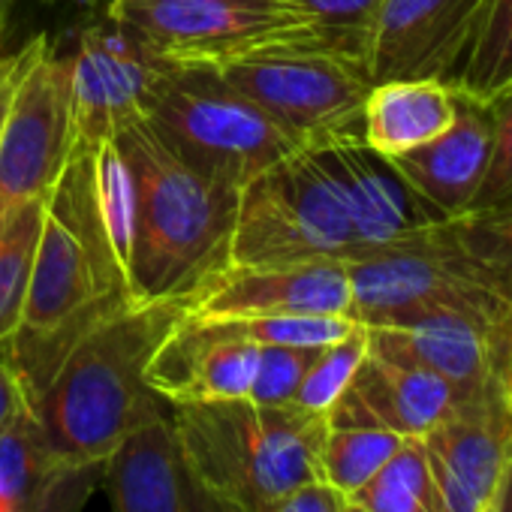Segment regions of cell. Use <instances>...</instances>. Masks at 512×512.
Listing matches in <instances>:
<instances>
[{"instance_id": "484cf974", "label": "cell", "mask_w": 512, "mask_h": 512, "mask_svg": "<svg viewBox=\"0 0 512 512\" xmlns=\"http://www.w3.org/2000/svg\"><path fill=\"white\" fill-rule=\"evenodd\" d=\"M512 82V0H488L479 31L452 79V85L473 97L488 100Z\"/></svg>"}, {"instance_id": "e575fe53", "label": "cell", "mask_w": 512, "mask_h": 512, "mask_svg": "<svg viewBox=\"0 0 512 512\" xmlns=\"http://www.w3.org/2000/svg\"><path fill=\"white\" fill-rule=\"evenodd\" d=\"M266 512H347V497L338 494L332 485L314 479L272 503Z\"/></svg>"}, {"instance_id": "8992f818", "label": "cell", "mask_w": 512, "mask_h": 512, "mask_svg": "<svg viewBox=\"0 0 512 512\" xmlns=\"http://www.w3.org/2000/svg\"><path fill=\"white\" fill-rule=\"evenodd\" d=\"M109 16L172 67L214 70L281 49H326L350 58L311 16L284 0H112Z\"/></svg>"}, {"instance_id": "f35d334b", "label": "cell", "mask_w": 512, "mask_h": 512, "mask_svg": "<svg viewBox=\"0 0 512 512\" xmlns=\"http://www.w3.org/2000/svg\"><path fill=\"white\" fill-rule=\"evenodd\" d=\"M503 395H506V404H509V410H512V344H509L506 365H503Z\"/></svg>"}, {"instance_id": "f546056e", "label": "cell", "mask_w": 512, "mask_h": 512, "mask_svg": "<svg viewBox=\"0 0 512 512\" xmlns=\"http://www.w3.org/2000/svg\"><path fill=\"white\" fill-rule=\"evenodd\" d=\"M485 103L491 112V157L467 214L512 205V82Z\"/></svg>"}, {"instance_id": "4316f807", "label": "cell", "mask_w": 512, "mask_h": 512, "mask_svg": "<svg viewBox=\"0 0 512 512\" xmlns=\"http://www.w3.org/2000/svg\"><path fill=\"white\" fill-rule=\"evenodd\" d=\"M52 467L40 422L31 404H25L0 431V512H22Z\"/></svg>"}, {"instance_id": "52a82bcc", "label": "cell", "mask_w": 512, "mask_h": 512, "mask_svg": "<svg viewBox=\"0 0 512 512\" xmlns=\"http://www.w3.org/2000/svg\"><path fill=\"white\" fill-rule=\"evenodd\" d=\"M347 205L335 181L302 148L253 178L238 196L229 263L290 266L359 256Z\"/></svg>"}, {"instance_id": "2e32d148", "label": "cell", "mask_w": 512, "mask_h": 512, "mask_svg": "<svg viewBox=\"0 0 512 512\" xmlns=\"http://www.w3.org/2000/svg\"><path fill=\"white\" fill-rule=\"evenodd\" d=\"M311 154L335 181L362 250L419 235L449 220L410 187L389 157L371 151L362 139L311 145Z\"/></svg>"}, {"instance_id": "1f68e13d", "label": "cell", "mask_w": 512, "mask_h": 512, "mask_svg": "<svg viewBox=\"0 0 512 512\" xmlns=\"http://www.w3.org/2000/svg\"><path fill=\"white\" fill-rule=\"evenodd\" d=\"M311 16L350 58L365 67L368 34L383 0H284Z\"/></svg>"}, {"instance_id": "277c9868", "label": "cell", "mask_w": 512, "mask_h": 512, "mask_svg": "<svg viewBox=\"0 0 512 512\" xmlns=\"http://www.w3.org/2000/svg\"><path fill=\"white\" fill-rule=\"evenodd\" d=\"M169 419L196 485L226 512H266L299 485L320 479L326 416L241 398L172 404Z\"/></svg>"}, {"instance_id": "b9f144b4", "label": "cell", "mask_w": 512, "mask_h": 512, "mask_svg": "<svg viewBox=\"0 0 512 512\" xmlns=\"http://www.w3.org/2000/svg\"><path fill=\"white\" fill-rule=\"evenodd\" d=\"M509 470H512V461H509Z\"/></svg>"}, {"instance_id": "7a4b0ae2", "label": "cell", "mask_w": 512, "mask_h": 512, "mask_svg": "<svg viewBox=\"0 0 512 512\" xmlns=\"http://www.w3.org/2000/svg\"><path fill=\"white\" fill-rule=\"evenodd\" d=\"M187 311L190 296L133 302L73 344L31 404L55 464H103L127 434L163 413L145 371Z\"/></svg>"}, {"instance_id": "d4e9b609", "label": "cell", "mask_w": 512, "mask_h": 512, "mask_svg": "<svg viewBox=\"0 0 512 512\" xmlns=\"http://www.w3.org/2000/svg\"><path fill=\"white\" fill-rule=\"evenodd\" d=\"M350 503L365 512H446L419 437H404L401 449L350 497Z\"/></svg>"}, {"instance_id": "74e56055", "label": "cell", "mask_w": 512, "mask_h": 512, "mask_svg": "<svg viewBox=\"0 0 512 512\" xmlns=\"http://www.w3.org/2000/svg\"><path fill=\"white\" fill-rule=\"evenodd\" d=\"M488 512H512V470L506 467L500 482H497V491L488 503Z\"/></svg>"}, {"instance_id": "30bf717a", "label": "cell", "mask_w": 512, "mask_h": 512, "mask_svg": "<svg viewBox=\"0 0 512 512\" xmlns=\"http://www.w3.org/2000/svg\"><path fill=\"white\" fill-rule=\"evenodd\" d=\"M28 49L0 133V214L46 199L76 148L70 64L52 55L46 37L31 40Z\"/></svg>"}, {"instance_id": "ab89813d", "label": "cell", "mask_w": 512, "mask_h": 512, "mask_svg": "<svg viewBox=\"0 0 512 512\" xmlns=\"http://www.w3.org/2000/svg\"><path fill=\"white\" fill-rule=\"evenodd\" d=\"M7 7H10V0H0V34H4V22H7Z\"/></svg>"}, {"instance_id": "6da1fadb", "label": "cell", "mask_w": 512, "mask_h": 512, "mask_svg": "<svg viewBox=\"0 0 512 512\" xmlns=\"http://www.w3.org/2000/svg\"><path fill=\"white\" fill-rule=\"evenodd\" d=\"M94 157L97 148L76 142L46 196L25 317L4 344V359L13 365L28 404L37 401L82 335L136 302L97 202Z\"/></svg>"}, {"instance_id": "e0dca14e", "label": "cell", "mask_w": 512, "mask_h": 512, "mask_svg": "<svg viewBox=\"0 0 512 512\" xmlns=\"http://www.w3.org/2000/svg\"><path fill=\"white\" fill-rule=\"evenodd\" d=\"M260 347L226 320H199L190 311L154 350L145 380L169 407L241 401L250 395Z\"/></svg>"}, {"instance_id": "ac0fdd59", "label": "cell", "mask_w": 512, "mask_h": 512, "mask_svg": "<svg viewBox=\"0 0 512 512\" xmlns=\"http://www.w3.org/2000/svg\"><path fill=\"white\" fill-rule=\"evenodd\" d=\"M461 404L452 383L428 368L392 362L368 350L353 383L329 413V425H377L401 437H425Z\"/></svg>"}, {"instance_id": "4dcf8cb0", "label": "cell", "mask_w": 512, "mask_h": 512, "mask_svg": "<svg viewBox=\"0 0 512 512\" xmlns=\"http://www.w3.org/2000/svg\"><path fill=\"white\" fill-rule=\"evenodd\" d=\"M94 181H97V202H100L109 238L127 266L130 229H133V181H130V169L115 142H103L97 148Z\"/></svg>"}, {"instance_id": "d6986e66", "label": "cell", "mask_w": 512, "mask_h": 512, "mask_svg": "<svg viewBox=\"0 0 512 512\" xmlns=\"http://www.w3.org/2000/svg\"><path fill=\"white\" fill-rule=\"evenodd\" d=\"M115 512H226L196 485L169 413L127 434L103 461Z\"/></svg>"}, {"instance_id": "8d00e7d4", "label": "cell", "mask_w": 512, "mask_h": 512, "mask_svg": "<svg viewBox=\"0 0 512 512\" xmlns=\"http://www.w3.org/2000/svg\"><path fill=\"white\" fill-rule=\"evenodd\" d=\"M28 46L13 52V55H0V133H4V121H7V112H10V100H13V91L25 73V64H28Z\"/></svg>"}, {"instance_id": "60d3db41", "label": "cell", "mask_w": 512, "mask_h": 512, "mask_svg": "<svg viewBox=\"0 0 512 512\" xmlns=\"http://www.w3.org/2000/svg\"><path fill=\"white\" fill-rule=\"evenodd\" d=\"M347 512H365V509H362V506H356V503H350V500H347Z\"/></svg>"}, {"instance_id": "3957f363", "label": "cell", "mask_w": 512, "mask_h": 512, "mask_svg": "<svg viewBox=\"0 0 512 512\" xmlns=\"http://www.w3.org/2000/svg\"><path fill=\"white\" fill-rule=\"evenodd\" d=\"M133 181L127 281L136 302L193 296L229 263L241 190L211 181L178 160L148 127L112 139Z\"/></svg>"}, {"instance_id": "cb8c5ba5", "label": "cell", "mask_w": 512, "mask_h": 512, "mask_svg": "<svg viewBox=\"0 0 512 512\" xmlns=\"http://www.w3.org/2000/svg\"><path fill=\"white\" fill-rule=\"evenodd\" d=\"M401 443L404 437L389 428L329 425L317 458V476L350 500L386 467V461L401 449Z\"/></svg>"}, {"instance_id": "ba28073f", "label": "cell", "mask_w": 512, "mask_h": 512, "mask_svg": "<svg viewBox=\"0 0 512 512\" xmlns=\"http://www.w3.org/2000/svg\"><path fill=\"white\" fill-rule=\"evenodd\" d=\"M347 272L353 290L350 317L365 329L395 326L437 308H458L512 332L506 311L467 269L443 223L362 250L347 260Z\"/></svg>"}, {"instance_id": "f1b7e54d", "label": "cell", "mask_w": 512, "mask_h": 512, "mask_svg": "<svg viewBox=\"0 0 512 512\" xmlns=\"http://www.w3.org/2000/svg\"><path fill=\"white\" fill-rule=\"evenodd\" d=\"M226 323L256 347H329L347 338L356 326H362L353 317H335V314L244 317Z\"/></svg>"}, {"instance_id": "9a60e30c", "label": "cell", "mask_w": 512, "mask_h": 512, "mask_svg": "<svg viewBox=\"0 0 512 512\" xmlns=\"http://www.w3.org/2000/svg\"><path fill=\"white\" fill-rule=\"evenodd\" d=\"M419 440L446 512H488L512 461V410L503 386L461 401L446 422Z\"/></svg>"}, {"instance_id": "5b68a950", "label": "cell", "mask_w": 512, "mask_h": 512, "mask_svg": "<svg viewBox=\"0 0 512 512\" xmlns=\"http://www.w3.org/2000/svg\"><path fill=\"white\" fill-rule=\"evenodd\" d=\"M148 127L190 169L232 190L308 148L211 67H172Z\"/></svg>"}, {"instance_id": "836d02e7", "label": "cell", "mask_w": 512, "mask_h": 512, "mask_svg": "<svg viewBox=\"0 0 512 512\" xmlns=\"http://www.w3.org/2000/svg\"><path fill=\"white\" fill-rule=\"evenodd\" d=\"M103 476V464H55L22 512H82Z\"/></svg>"}, {"instance_id": "5bb4252c", "label": "cell", "mask_w": 512, "mask_h": 512, "mask_svg": "<svg viewBox=\"0 0 512 512\" xmlns=\"http://www.w3.org/2000/svg\"><path fill=\"white\" fill-rule=\"evenodd\" d=\"M353 290L344 260H314L290 266L226 263L190 296L199 320H244L281 314L350 317Z\"/></svg>"}, {"instance_id": "d6a6232c", "label": "cell", "mask_w": 512, "mask_h": 512, "mask_svg": "<svg viewBox=\"0 0 512 512\" xmlns=\"http://www.w3.org/2000/svg\"><path fill=\"white\" fill-rule=\"evenodd\" d=\"M320 350L323 347H260L247 398L253 404H290Z\"/></svg>"}, {"instance_id": "8fae6325", "label": "cell", "mask_w": 512, "mask_h": 512, "mask_svg": "<svg viewBox=\"0 0 512 512\" xmlns=\"http://www.w3.org/2000/svg\"><path fill=\"white\" fill-rule=\"evenodd\" d=\"M70 64L76 142L100 148L139 121L166 85L172 64L148 52L133 34L91 28L82 34Z\"/></svg>"}, {"instance_id": "7c38bea8", "label": "cell", "mask_w": 512, "mask_h": 512, "mask_svg": "<svg viewBox=\"0 0 512 512\" xmlns=\"http://www.w3.org/2000/svg\"><path fill=\"white\" fill-rule=\"evenodd\" d=\"M488 10V0H383L368 34L371 85L392 79L452 82Z\"/></svg>"}, {"instance_id": "d590c367", "label": "cell", "mask_w": 512, "mask_h": 512, "mask_svg": "<svg viewBox=\"0 0 512 512\" xmlns=\"http://www.w3.org/2000/svg\"><path fill=\"white\" fill-rule=\"evenodd\" d=\"M25 404H28V398H25V389H22L13 365L4 356H0V431H4L16 419V413Z\"/></svg>"}, {"instance_id": "44dd1931", "label": "cell", "mask_w": 512, "mask_h": 512, "mask_svg": "<svg viewBox=\"0 0 512 512\" xmlns=\"http://www.w3.org/2000/svg\"><path fill=\"white\" fill-rule=\"evenodd\" d=\"M458 112V91L446 79H392L371 85L362 109V142L398 157L440 133H446Z\"/></svg>"}, {"instance_id": "9c48e42d", "label": "cell", "mask_w": 512, "mask_h": 512, "mask_svg": "<svg viewBox=\"0 0 512 512\" xmlns=\"http://www.w3.org/2000/svg\"><path fill=\"white\" fill-rule=\"evenodd\" d=\"M214 70L308 148L362 139V109L371 79L353 58L326 49H281Z\"/></svg>"}, {"instance_id": "ffe728a7", "label": "cell", "mask_w": 512, "mask_h": 512, "mask_svg": "<svg viewBox=\"0 0 512 512\" xmlns=\"http://www.w3.org/2000/svg\"><path fill=\"white\" fill-rule=\"evenodd\" d=\"M458 91V88H455ZM491 157V112L485 100L458 91V112L437 139L389 157L410 187L449 220L467 214Z\"/></svg>"}, {"instance_id": "83f0119b", "label": "cell", "mask_w": 512, "mask_h": 512, "mask_svg": "<svg viewBox=\"0 0 512 512\" xmlns=\"http://www.w3.org/2000/svg\"><path fill=\"white\" fill-rule=\"evenodd\" d=\"M365 356H368V329L356 326L347 338H341L317 353V359L311 362V368H308L305 380L299 383L290 404L305 413L329 419L332 407L341 401V395L353 383Z\"/></svg>"}, {"instance_id": "4fadbf2b", "label": "cell", "mask_w": 512, "mask_h": 512, "mask_svg": "<svg viewBox=\"0 0 512 512\" xmlns=\"http://www.w3.org/2000/svg\"><path fill=\"white\" fill-rule=\"evenodd\" d=\"M509 344L512 332L458 308H437L395 326L368 329L374 356L434 371L455 386L461 401L503 386Z\"/></svg>"}, {"instance_id": "7402d4cb", "label": "cell", "mask_w": 512, "mask_h": 512, "mask_svg": "<svg viewBox=\"0 0 512 512\" xmlns=\"http://www.w3.org/2000/svg\"><path fill=\"white\" fill-rule=\"evenodd\" d=\"M443 229L467 269L497 299L512 323V205L452 217Z\"/></svg>"}, {"instance_id": "603a6c76", "label": "cell", "mask_w": 512, "mask_h": 512, "mask_svg": "<svg viewBox=\"0 0 512 512\" xmlns=\"http://www.w3.org/2000/svg\"><path fill=\"white\" fill-rule=\"evenodd\" d=\"M46 199H28L0 214V347L22 326L31 290Z\"/></svg>"}]
</instances>
